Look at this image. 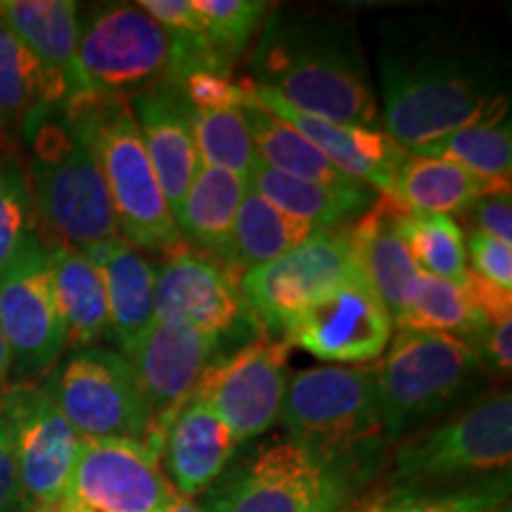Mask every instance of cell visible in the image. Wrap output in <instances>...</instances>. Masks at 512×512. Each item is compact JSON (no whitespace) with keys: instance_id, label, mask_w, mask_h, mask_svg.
<instances>
[{"instance_id":"obj_1","label":"cell","mask_w":512,"mask_h":512,"mask_svg":"<svg viewBox=\"0 0 512 512\" xmlns=\"http://www.w3.org/2000/svg\"><path fill=\"white\" fill-rule=\"evenodd\" d=\"M382 128L406 152L510 117L508 62L484 34L446 17L382 24L377 41Z\"/></svg>"},{"instance_id":"obj_2","label":"cell","mask_w":512,"mask_h":512,"mask_svg":"<svg viewBox=\"0 0 512 512\" xmlns=\"http://www.w3.org/2000/svg\"><path fill=\"white\" fill-rule=\"evenodd\" d=\"M247 67L252 86L278 93L313 117L356 126L380 121L366 50L349 19L271 10Z\"/></svg>"},{"instance_id":"obj_3","label":"cell","mask_w":512,"mask_h":512,"mask_svg":"<svg viewBox=\"0 0 512 512\" xmlns=\"http://www.w3.org/2000/svg\"><path fill=\"white\" fill-rule=\"evenodd\" d=\"M19 143L27 147L24 169L43 242L88 252L119 238L98 157L72 102L38 112Z\"/></svg>"},{"instance_id":"obj_4","label":"cell","mask_w":512,"mask_h":512,"mask_svg":"<svg viewBox=\"0 0 512 512\" xmlns=\"http://www.w3.org/2000/svg\"><path fill=\"white\" fill-rule=\"evenodd\" d=\"M287 439L330 460L363 484L387 444L375 366L306 368L287 380L280 408Z\"/></svg>"},{"instance_id":"obj_5","label":"cell","mask_w":512,"mask_h":512,"mask_svg":"<svg viewBox=\"0 0 512 512\" xmlns=\"http://www.w3.org/2000/svg\"><path fill=\"white\" fill-rule=\"evenodd\" d=\"M72 105L81 112L98 157L119 240L159 256L188 247L159 188L128 102L79 98Z\"/></svg>"},{"instance_id":"obj_6","label":"cell","mask_w":512,"mask_h":512,"mask_svg":"<svg viewBox=\"0 0 512 512\" xmlns=\"http://www.w3.org/2000/svg\"><path fill=\"white\" fill-rule=\"evenodd\" d=\"M512 396L508 389L418 432L396 451L392 482L399 496H430L451 484L475 486L510 472Z\"/></svg>"},{"instance_id":"obj_7","label":"cell","mask_w":512,"mask_h":512,"mask_svg":"<svg viewBox=\"0 0 512 512\" xmlns=\"http://www.w3.org/2000/svg\"><path fill=\"white\" fill-rule=\"evenodd\" d=\"M363 482L278 437L256 446L207 498L204 512H349Z\"/></svg>"},{"instance_id":"obj_8","label":"cell","mask_w":512,"mask_h":512,"mask_svg":"<svg viewBox=\"0 0 512 512\" xmlns=\"http://www.w3.org/2000/svg\"><path fill=\"white\" fill-rule=\"evenodd\" d=\"M479 356L463 339L399 330L375 363L377 403L387 444L439 413L465 392L477 375Z\"/></svg>"},{"instance_id":"obj_9","label":"cell","mask_w":512,"mask_h":512,"mask_svg":"<svg viewBox=\"0 0 512 512\" xmlns=\"http://www.w3.org/2000/svg\"><path fill=\"white\" fill-rule=\"evenodd\" d=\"M83 98L128 102L169 81L171 41L136 3L79 10Z\"/></svg>"},{"instance_id":"obj_10","label":"cell","mask_w":512,"mask_h":512,"mask_svg":"<svg viewBox=\"0 0 512 512\" xmlns=\"http://www.w3.org/2000/svg\"><path fill=\"white\" fill-rule=\"evenodd\" d=\"M41 389L81 437L145 441L150 430L136 373L119 351H72L50 370Z\"/></svg>"},{"instance_id":"obj_11","label":"cell","mask_w":512,"mask_h":512,"mask_svg":"<svg viewBox=\"0 0 512 512\" xmlns=\"http://www.w3.org/2000/svg\"><path fill=\"white\" fill-rule=\"evenodd\" d=\"M363 273L347 226L320 230L278 259L249 268L240 275L238 287L247 309L259 328L271 335L292 323L299 313L318 302L323 294L349 283Z\"/></svg>"},{"instance_id":"obj_12","label":"cell","mask_w":512,"mask_h":512,"mask_svg":"<svg viewBox=\"0 0 512 512\" xmlns=\"http://www.w3.org/2000/svg\"><path fill=\"white\" fill-rule=\"evenodd\" d=\"M290 351L285 339L259 332L233 351H221L197 382L195 396L219 415L238 446L278 422Z\"/></svg>"},{"instance_id":"obj_13","label":"cell","mask_w":512,"mask_h":512,"mask_svg":"<svg viewBox=\"0 0 512 512\" xmlns=\"http://www.w3.org/2000/svg\"><path fill=\"white\" fill-rule=\"evenodd\" d=\"M0 420L15 451L24 505L29 510L60 508L79 458L81 434L36 382L5 387Z\"/></svg>"},{"instance_id":"obj_14","label":"cell","mask_w":512,"mask_h":512,"mask_svg":"<svg viewBox=\"0 0 512 512\" xmlns=\"http://www.w3.org/2000/svg\"><path fill=\"white\" fill-rule=\"evenodd\" d=\"M178 501L159 453L143 439L81 437L62 508L69 512H169Z\"/></svg>"},{"instance_id":"obj_15","label":"cell","mask_w":512,"mask_h":512,"mask_svg":"<svg viewBox=\"0 0 512 512\" xmlns=\"http://www.w3.org/2000/svg\"><path fill=\"white\" fill-rule=\"evenodd\" d=\"M0 332L10 349V375H15L17 382L46 377L67 351L48 245L41 233L0 273Z\"/></svg>"},{"instance_id":"obj_16","label":"cell","mask_w":512,"mask_h":512,"mask_svg":"<svg viewBox=\"0 0 512 512\" xmlns=\"http://www.w3.org/2000/svg\"><path fill=\"white\" fill-rule=\"evenodd\" d=\"M155 320L185 323L223 347L264 332L242 299L238 278L190 247L164 256L155 268Z\"/></svg>"},{"instance_id":"obj_17","label":"cell","mask_w":512,"mask_h":512,"mask_svg":"<svg viewBox=\"0 0 512 512\" xmlns=\"http://www.w3.org/2000/svg\"><path fill=\"white\" fill-rule=\"evenodd\" d=\"M394 320L366 275L335 287L299 313L280 339L330 363H368L392 342Z\"/></svg>"},{"instance_id":"obj_18","label":"cell","mask_w":512,"mask_h":512,"mask_svg":"<svg viewBox=\"0 0 512 512\" xmlns=\"http://www.w3.org/2000/svg\"><path fill=\"white\" fill-rule=\"evenodd\" d=\"M221 351L219 339L202 335L190 325L155 320L136 351L128 356L150 413L145 441L157 453H162L171 422L195 394L202 373Z\"/></svg>"},{"instance_id":"obj_19","label":"cell","mask_w":512,"mask_h":512,"mask_svg":"<svg viewBox=\"0 0 512 512\" xmlns=\"http://www.w3.org/2000/svg\"><path fill=\"white\" fill-rule=\"evenodd\" d=\"M249 93L259 105H264L275 117L287 121L294 131L302 133L344 176L368 185L377 195L392 197L396 171L408 152L396 145L384 128L337 124V121L313 117L309 112L297 110L278 93L252 86V83H249Z\"/></svg>"},{"instance_id":"obj_20","label":"cell","mask_w":512,"mask_h":512,"mask_svg":"<svg viewBox=\"0 0 512 512\" xmlns=\"http://www.w3.org/2000/svg\"><path fill=\"white\" fill-rule=\"evenodd\" d=\"M0 15L36 57L50 107L83 98L79 72V5L72 0H0Z\"/></svg>"},{"instance_id":"obj_21","label":"cell","mask_w":512,"mask_h":512,"mask_svg":"<svg viewBox=\"0 0 512 512\" xmlns=\"http://www.w3.org/2000/svg\"><path fill=\"white\" fill-rule=\"evenodd\" d=\"M128 110L136 119L159 188H162L164 200L176 221L185 192L202 164L197 155L195 136H192L188 100L176 83L166 81L162 86L128 100Z\"/></svg>"},{"instance_id":"obj_22","label":"cell","mask_w":512,"mask_h":512,"mask_svg":"<svg viewBox=\"0 0 512 512\" xmlns=\"http://www.w3.org/2000/svg\"><path fill=\"white\" fill-rule=\"evenodd\" d=\"M235 448L238 444L223 420L192 394L171 422L159 458L176 494L195 498L223 475Z\"/></svg>"},{"instance_id":"obj_23","label":"cell","mask_w":512,"mask_h":512,"mask_svg":"<svg viewBox=\"0 0 512 512\" xmlns=\"http://www.w3.org/2000/svg\"><path fill=\"white\" fill-rule=\"evenodd\" d=\"M403 211L406 207L392 197L377 195L375 202L347 226L358 264L394 323L401 316L408 287L420 273L401 238L399 221Z\"/></svg>"},{"instance_id":"obj_24","label":"cell","mask_w":512,"mask_h":512,"mask_svg":"<svg viewBox=\"0 0 512 512\" xmlns=\"http://www.w3.org/2000/svg\"><path fill=\"white\" fill-rule=\"evenodd\" d=\"M105 278L110 302V339L128 358L155 323V266L143 252L112 240L83 252Z\"/></svg>"},{"instance_id":"obj_25","label":"cell","mask_w":512,"mask_h":512,"mask_svg":"<svg viewBox=\"0 0 512 512\" xmlns=\"http://www.w3.org/2000/svg\"><path fill=\"white\" fill-rule=\"evenodd\" d=\"M48 259L67 349H93L110 337L105 278L86 254L69 245H48Z\"/></svg>"},{"instance_id":"obj_26","label":"cell","mask_w":512,"mask_h":512,"mask_svg":"<svg viewBox=\"0 0 512 512\" xmlns=\"http://www.w3.org/2000/svg\"><path fill=\"white\" fill-rule=\"evenodd\" d=\"M245 192L247 181H242L240 176L200 164L176 214L178 233L185 245L211 256L226 268L235 216H238Z\"/></svg>"},{"instance_id":"obj_27","label":"cell","mask_w":512,"mask_h":512,"mask_svg":"<svg viewBox=\"0 0 512 512\" xmlns=\"http://www.w3.org/2000/svg\"><path fill=\"white\" fill-rule=\"evenodd\" d=\"M247 185L259 192L264 200L271 202L273 207L294 216V219L311 223L318 230H337L349 226L377 197V192L370 190L368 185L354 190L328 188V185L283 174V171L273 169L261 159Z\"/></svg>"},{"instance_id":"obj_28","label":"cell","mask_w":512,"mask_h":512,"mask_svg":"<svg viewBox=\"0 0 512 512\" xmlns=\"http://www.w3.org/2000/svg\"><path fill=\"white\" fill-rule=\"evenodd\" d=\"M240 110L242 117H245L249 136H252L256 157L264 164L283 171V174L302 178V181L328 185V188H361V183L344 176L337 166L330 164L328 157L320 155L302 133L294 131L287 121L275 117V114L271 110H266L264 105H259V102L252 98V93H249L247 81L245 102H242Z\"/></svg>"},{"instance_id":"obj_29","label":"cell","mask_w":512,"mask_h":512,"mask_svg":"<svg viewBox=\"0 0 512 512\" xmlns=\"http://www.w3.org/2000/svg\"><path fill=\"white\" fill-rule=\"evenodd\" d=\"M316 233H320L316 226L273 207L271 202L247 185L238 216H235L226 266L228 273L240 280V275L249 268L264 266L268 261L292 252L294 247L304 245Z\"/></svg>"},{"instance_id":"obj_30","label":"cell","mask_w":512,"mask_h":512,"mask_svg":"<svg viewBox=\"0 0 512 512\" xmlns=\"http://www.w3.org/2000/svg\"><path fill=\"white\" fill-rule=\"evenodd\" d=\"M484 192L494 190L486 188L479 178L467 174L460 166L408 152L396 171L392 200L406 209L456 219V216L470 214Z\"/></svg>"},{"instance_id":"obj_31","label":"cell","mask_w":512,"mask_h":512,"mask_svg":"<svg viewBox=\"0 0 512 512\" xmlns=\"http://www.w3.org/2000/svg\"><path fill=\"white\" fill-rule=\"evenodd\" d=\"M396 325L399 330L451 335L472 344L491 323L472 309L463 287L434 278V275L418 273L408 287Z\"/></svg>"},{"instance_id":"obj_32","label":"cell","mask_w":512,"mask_h":512,"mask_svg":"<svg viewBox=\"0 0 512 512\" xmlns=\"http://www.w3.org/2000/svg\"><path fill=\"white\" fill-rule=\"evenodd\" d=\"M411 155L441 159L479 178L486 188H512V126L510 117L494 124H477L448 133Z\"/></svg>"},{"instance_id":"obj_33","label":"cell","mask_w":512,"mask_h":512,"mask_svg":"<svg viewBox=\"0 0 512 512\" xmlns=\"http://www.w3.org/2000/svg\"><path fill=\"white\" fill-rule=\"evenodd\" d=\"M48 107L46 76L0 15V133L17 145L27 121Z\"/></svg>"},{"instance_id":"obj_34","label":"cell","mask_w":512,"mask_h":512,"mask_svg":"<svg viewBox=\"0 0 512 512\" xmlns=\"http://www.w3.org/2000/svg\"><path fill=\"white\" fill-rule=\"evenodd\" d=\"M401 238L420 273L463 285L467 275L465 230L458 219L444 214L406 209L399 221Z\"/></svg>"},{"instance_id":"obj_35","label":"cell","mask_w":512,"mask_h":512,"mask_svg":"<svg viewBox=\"0 0 512 512\" xmlns=\"http://www.w3.org/2000/svg\"><path fill=\"white\" fill-rule=\"evenodd\" d=\"M240 107L242 105L190 107L192 136H195V147L202 164L230 171L249 183L259 157H256Z\"/></svg>"},{"instance_id":"obj_36","label":"cell","mask_w":512,"mask_h":512,"mask_svg":"<svg viewBox=\"0 0 512 512\" xmlns=\"http://www.w3.org/2000/svg\"><path fill=\"white\" fill-rule=\"evenodd\" d=\"M38 235L36 204L27 169L15 150L0 157V273Z\"/></svg>"},{"instance_id":"obj_37","label":"cell","mask_w":512,"mask_h":512,"mask_svg":"<svg viewBox=\"0 0 512 512\" xmlns=\"http://www.w3.org/2000/svg\"><path fill=\"white\" fill-rule=\"evenodd\" d=\"M195 10L200 12L211 48L233 67L259 34L271 5L261 0H195Z\"/></svg>"},{"instance_id":"obj_38","label":"cell","mask_w":512,"mask_h":512,"mask_svg":"<svg viewBox=\"0 0 512 512\" xmlns=\"http://www.w3.org/2000/svg\"><path fill=\"white\" fill-rule=\"evenodd\" d=\"M465 245L467 259L472 261L470 271L512 292V245H505V242L477 233V230L467 233Z\"/></svg>"},{"instance_id":"obj_39","label":"cell","mask_w":512,"mask_h":512,"mask_svg":"<svg viewBox=\"0 0 512 512\" xmlns=\"http://www.w3.org/2000/svg\"><path fill=\"white\" fill-rule=\"evenodd\" d=\"M472 228L489 238L512 245V192L510 188L484 192L467 214Z\"/></svg>"},{"instance_id":"obj_40","label":"cell","mask_w":512,"mask_h":512,"mask_svg":"<svg viewBox=\"0 0 512 512\" xmlns=\"http://www.w3.org/2000/svg\"><path fill=\"white\" fill-rule=\"evenodd\" d=\"M463 287L467 302L472 304V309L489 320V323H498V320L512 318V292L503 290L489 280L479 278L477 273H472L467 268L465 275V283L460 285Z\"/></svg>"},{"instance_id":"obj_41","label":"cell","mask_w":512,"mask_h":512,"mask_svg":"<svg viewBox=\"0 0 512 512\" xmlns=\"http://www.w3.org/2000/svg\"><path fill=\"white\" fill-rule=\"evenodd\" d=\"M512 318L491 323L475 342L470 344L472 351L479 356V361H486L494 366L498 373L510 375L512 368Z\"/></svg>"},{"instance_id":"obj_42","label":"cell","mask_w":512,"mask_h":512,"mask_svg":"<svg viewBox=\"0 0 512 512\" xmlns=\"http://www.w3.org/2000/svg\"><path fill=\"white\" fill-rule=\"evenodd\" d=\"M375 512H470V498H467L465 486V489L444 491V494L399 496Z\"/></svg>"},{"instance_id":"obj_43","label":"cell","mask_w":512,"mask_h":512,"mask_svg":"<svg viewBox=\"0 0 512 512\" xmlns=\"http://www.w3.org/2000/svg\"><path fill=\"white\" fill-rule=\"evenodd\" d=\"M22 508L27 505H24L22 484H19L15 451H12L10 434L0 420V512H19Z\"/></svg>"},{"instance_id":"obj_44","label":"cell","mask_w":512,"mask_h":512,"mask_svg":"<svg viewBox=\"0 0 512 512\" xmlns=\"http://www.w3.org/2000/svg\"><path fill=\"white\" fill-rule=\"evenodd\" d=\"M467 498H470V512H512L510 472L467 486Z\"/></svg>"},{"instance_id":"obj_45","label":"cell","mask_w":512,"mask_h":512,"mask_svg":"<svg viewBox=\"0 0 512 512\" xmlns=\"http://www.w3.org/2000/svg\"><path fill=\"white\" fill-rule=\"evenodd\" d=\"M10 368H12V361H10V349H8V342H5L3 332H0V394H3V392H5V387H8Z\"/></svg>"},{"instance_id":"obj_46","label":"cell","mask_w":512,"mask_h":512,"mask_svg":"<svg viewBox=\"0 0 512 512\" xmlns=\"http://www.w3.org/2000/svg\"><path fill=\"white\" fill-rule=\"evenodd\" d=\"M169 512H204V510L195 501H192V498L178 496V501L174 503V508H171Z\"/></svg>"},{"instance_id":"obj_47","label":"cell","mask_w":512,"mask_h":512,"mask_svg":"<svg viewBox=\"0 0 512 512\" xmlns=\"http://www.w3.org/2000/svg\"><path fill=\"white\" fill-rule=\"evenodd\" d=\"M10 150H15V145H12V143H10V140H8V138H5V136H3V133H0V157H3V155H5V152H10Z\"/></svg>"},{"instance_id":"obj_48","label":"cell","mask_w":512,"mask_h":512,"mask_svg":"<svg viewBox=\"0 0 512 512\" xmlns=\"http://www.w3.org/2000/svg\"><path fill=\"white\" fill-rule=\"evenodd\" d=\"M29 512H69V510L60 505V508H43V510H29Z\"/></svg>"}]
</instances>
